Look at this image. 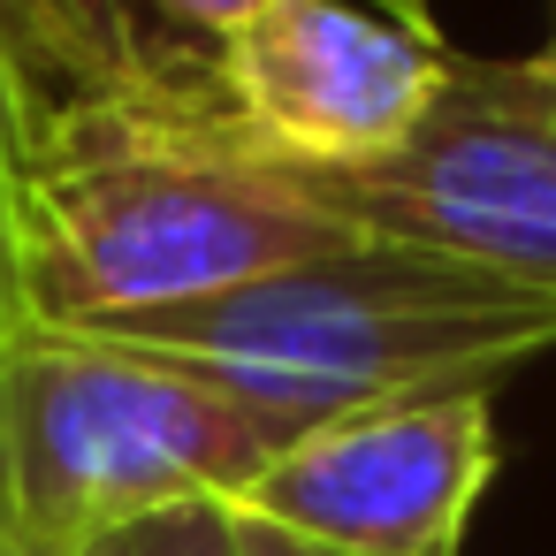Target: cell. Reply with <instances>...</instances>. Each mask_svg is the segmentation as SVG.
I'll return each mask as SVG.
<instances>
[{
    "label": "cell",
    "mask_w": 556,
    "mask_h": 556,
    "mask_svg": "<svg viewBox=\"0 0 556 556\" xmlns=\"http://www.w3.org/2000/svg\"><path fill=\"white\" fill-rule=\"evenodd\" d=\"M85 336H115L184 366L290 450L298 434L351 412L495 389V374L556 351V298L442 252L358 237L267 282Z\"/></svg>",
    "instance_id": "1"
},
{
    "label": "cell",
    "mask_w": 556,
    "mask_h": 556,
    "mask_svg": "<svg viewBox=\"0 0 556 556\" xmlns=\"http://www.w3.org/2000/svg\"><path fill=\"white\" fill-rule=\"evenodd\" d=\"M358 244L229 115H77L24 176L39 328H108L199 305Z\"/></svg>",
    "instance_id": "2"
},
{
    "label": "cell",
    "mask_w": 556,
    "mask_h": 556,
    "mask_svg": "<svg viewBox=\"0 0 556 556\" xmlns=\"http://www.w3.org/2000/svg\"><path fill=\"white\" fill-rule=\"evenodd\" d=\"M282 442L184 366L85 328H24L0 351V541L92 556L153 510L237 503Z\"/></svg>",
    "instance_id": "3"
},
{
    "label": "cell",
    "mask_w": 556,
    "mask_h": 556,
    "mask_svg": "<svg viewBox=\"0 0 556 556\" xmlns=\"http://www.w3.org/2000/svg\"><path fill=\"white\" fill-rule=\"evenodd\" d=\"M282 168L358 237L442 252L556 298V85L533 62L450 54L404 146L343 168Z\"/></svg>",
    "instance_id": "4"
},
{
    "label": "cell",
    "mask_w": 556,
    "mask_h": 556,
    "mask_svg": "<svg viewBox=\"0 0 556 556\" xmlns=\"http://www.w3.org/2000/svg\"><path fill=\"white\" fill-rule=\"evenodd\" d=\"M495 389L412 396L298 434L244 495V518L343 556H457L472 503L495 480Z\"/></svg>",
    "instance_id": "5"
},
{
    "label": "cell",
    "mask_w": 556,
    "mask_h": 556,
    "mask_svg": "<svg viewBox=\"0 0 556 556\" xmlns=\"http://www.w3.org/2000/svg\"><path fill=\"white\" fill-rule=\"evenodd\" d=\"M442 31H412L381 9L267 0L237 39H222V115L282 161L343 168L404 146L442 85Z\"/></svg>",
    "instance_id": "6"
},
{
    "label": "cell",
    "mask_w": 556,
    "mask_h": 556,
    "mask_svg": "<svg viewBox=\"0 0 556 556\" xmlns=\"http://www.w3.org/2000/svg\"><path fill=\"white\" fill-rule=\"evenodd\" d=\"M47 138H54V123H47V108H39L31 62H24V47L9 39V24H0V168H9V176H31L39 153H47Z\"/></svg>",
    "instance_id": "7"
},
{
    "label": "cell",
    "mask_w": 556,
    "mask_h": 556,
    "mask_svg": "<svg viewBox=\"0 0 556 556\" xmlns=\"http://www.w3.org/2000/svg\"><path fill=\"white\" fill-rule=\"evenodd\" d=\"M130 556H237V510L229 503H176L130 526Z\"/></svg>",
    "instance_id": "8"
},
{
    "label": "cell",
    "mask_w": 556,
    "mask_h": 556,
    "mask_svg": "<svg viewBox=\"0 0 556 556\" xmlns=\"http://www.w3.org/2000/svg\"><path fill=\"white\" fill-rule=\"evenodd\" d=\"M24 328H39L31 275H24V176L0 168V351H9Z\"/></svg>",
    "instance_id": "9"
},
{
    "label": "cell",
    "mask_w": 556,
    "mask_h": 556,
    "mask_svg": "<svg viewBox=\"0 0 556 556\" xmlns=\"http://www.w3.org/2000/svg\"><path fill=\"white\" fill-rule=\"evenodd\" d=\"M161 9L176 16V24H191V31H206V39H237L267 0H161Z\"/></svg>",
    "instance_id": "10"
},
{
    "label": "cell",
    "mask_w": 556,
    "mask_h": 556,
    "mask_svg": "<svg viewBox=\"0 0 556 556\" xmlns=\"http://www.w3.org/2000/svg\"><path fill=\"white\" fill-rule=\"evenodd\" d=\"M229 510H237V503H229ZM237 556H343V548H320V541H305V533H282V526L237 510Z\"/></svg>",
    "instance_id": "11"
},
{
    "label": "cell",
    "mask_w": 556,
    "mask_h": 556,
    "mask_svg": "<svg viewBox=\"0 0 556 556\" xmlns=\"http://www.w3.org/2000/svg\"><path fill=\"white\" fill-rule=\"evenodd\" d=\"M381 16H396V24H412V31H434L427 0H381Z\"/></svg>",
    "instance_id": "12"
},
{
    "label": "cell",
    "mask_w": 556,
    "mask_h": 556,
    "mask_svg": "<svg viewBox=\"0 0 556 556\" xmlns=\"http://www.w3.org/2000/svg\"><path fill=\"white\" fill-rule=\"evenodd\" d=\"M533 70H541V77H548V85H556V39H548V47H541V54H533Z\"/></svg>",
    "instance_id": "13"
},
{
    "label": "cell",
    "mask_w": 556,
    "mask_h": 556,
    "mask_svg": "<svg viewBox=\"0 0 556 556\" xmlns=\"http://www.w3.org/2000/svg\"><path fill=\"white\" fill-rule=\"evenodd\" d=\"M92 556H130V533H123V541H100Z\"/></svg>",
    "instance_id": "14"
},
{
    "label": "cell",
    "mask_w": 556,
    "mask_h": 556,
    "mask_svg": "<svg viewBox=\"0 0 556 556\" xmlns=\"http://www.w3.org/2000/svg\"><path fill=\"white\" fill-rule=\"evenodd\" d=\"M0 556H16V548H9V541H0Z\"/></svg>",
    "instance_id": "15"
}]
</instances>
